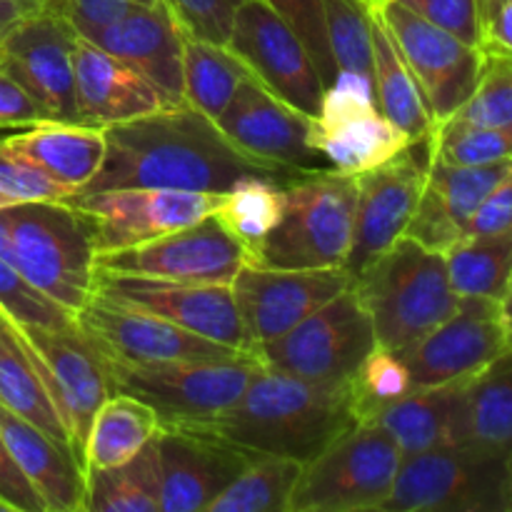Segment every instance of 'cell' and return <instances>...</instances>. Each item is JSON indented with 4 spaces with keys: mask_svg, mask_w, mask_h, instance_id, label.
Here are the masks:
<instances>
[{
    "mask_svg": "<svg viewBox=\"0 0 512 512\" xmlns=\"http://www.w3.org/2000/svg\"><path fill=\"white\" fill-rule=\"evenodd\" d=\"M105 158L80 193L118 188L223 193L243 178L290 180L288 173L240 153L190 103L170 105L143 118L103 128Z\"/></svg>",
    "mask_w": 512,
    "mask_h": 512,
    "instance_id": "cell-1",
    "label": "cell"
},
{
    "mask_svg": "<svg viewBox=\"0 0 512 512\" xmlns=\"http://www.w3.org/2000/svg\"><path fill=\"white\" fill-rule=\"evenodd\" d=\"M358 423L350 380L313 383L260 365L238 403L198 433L255 455L308 463Z\"/></svg>",
    "mask_w": 512,
    "mask_h": 512,
    "instance_id": "cell-2",
    "label": "cell"
},
{
    "mask_svg": "<svg viewBox=\"0 0 512 512\" xmlns=\"http://www.w3.org/2000/svg\"><path fill=\"white\" fill-rule=\"evenodd\" d=\"M353 290L373 323L378 345L398 355L438 328L460 305L445 255L405 235L355 275Z\"/></svg>",
    "mask_w": 512,
    "mask_h": 512,
    "instance_id": "cell-3",
    "label": "cell"
},
{
    "mask_svg": "<svg viewBox=\"0 0 512 512\" xmlns=\"http://www.w3.org/2000/svg\"><path fill=\"white\" fill-rule=\"evenodd\" d=\"M283 215L255 253L280 270H345L353 245L355 175L315 170L285 180Z\"/></svg>",
    "mask_w": 512,
    "mask_h": 512,
    "instance_id": "cell-4",
    "label": "cell"
},
{
    "mask_svg": "<svg viewBox=\"0 0 512 512\" xmlns=\"http://www.w3.org/2000/svg\"><path fill=\"white\" fill-rule=\"evenodd\" d=\"M105 360L113 393L133 395L155 410L160 428L205 430L228 413L260 368L253 353L213 360L118 363Z\"/></svg>",
    "mask_w": 512,
    "mask_h": 512,
    "instance_id": "cell-5",
    "label": "cell"
},
{
    "mask_svg": "<svg viewBox=\"0 0 512 512\" xmlns=\"http://www.w3.org/2000/svg\"><path fill=\"white\" fill-rule=\"evenodd\" d=\"M5 213L25 280L70 315L78 313L95 280V243L85 215L65 200L10 205Z\"/></svg>",
    "mask_w": 512,
    "mask_h": 512,
    "instance_id": "cell-6",
    "label": "cell"
},
{
    "mask_svg": "<svg viewBox=\"0 0 512 512\" xmlns=\"http://www.w3.org/2000/svg\"><path fill=\"white\" fill-rule=\"evenodd\" d=\"M403 453L375 423H358L303 463L288 512H383Z\"/></svg>",
    "mask_w": 512,
    "mask_h": 512,
    "instance_id": "cell-7",
    "label": "cell"
},
{
    "mask_svg": "<svg viewBox=\"0 0 512 512\" xmlns=\"http://www.w3.org/2000/svg\"><path fill=\"white\" fill-rule=\"evenodd\" d=\"M383 512H508V455L473 443L405 455Z\"/></svg>",
    "mask_w": 512,
    "mask_h": 512,
    "instance_id": "cell-8",
    "label": "cell"
},
{
    "mask_svg": "<svg viewBox=\"0 0 512 512\" xmlns=\"http://www.w3.org/2000/svg\"><path fill=\"white\" fill-rule=\"evenodd\" d=\"M378 345L353 285L280 338L253 348L260 365L313 383H345Z\"/></svg>",
    "mask_w": 512,
    "mask_h": 512,
    "instance_id": "cell-9",
    "label": "cell"
},
{
    "mask_svg": "<svg viewBox=\"0 0 512 512\" xmlns=\"http://www.w3.org/2000/svg\"><path fill=\"white\" fill-rule=\"evenodd\" d=\"M308 140L330 168L348 175L368 173L413 143L380 113L373 83L353 75H335L325 85L318 115L310 118Z\"/></svg>",
    "mask_w": 512,
    "mask_h": 512,
    "instance_id": "cell-10",
    "label": "cell"
},
{
    "mask_svg": "<svg viewBox=\"0 0 512 512\" xmlns=\"http://www.w3.org/2000/svg\"><path fill=\"white\" fill-rule=\"evenodd\" d=\"M93 295L143 310L240 353H253L230 283H183L95 268Z\"/></svg>",
    "mask_w": 512,
    "mask_h": 512,
    "instance_id": "cell-11",
    "label": "cell"
},
{
    "mask_svg": "<svg viewBox=\"0 0 512 512\" xmlns=\"http://www.w3.org/2000/svg\"><path fill=\"white\" fill-rule=\"evenodd\" d=\"M413 73L435 125L453 118L473 95L483 70V48L428 23L398 0L373 5Z\"/></svg>",
    "mask_w": 512,
    "mask_h": 512,
    "instance_id": "cell-12",
    "label": "cell"
},
{
    "mask_svg": "<svg viewBox=\"0 0 512 512\" xmlns=\"http://www.w3.org/2000/svg\"><path fill=\"white\" fill-rule=\"evenodd\" d=\"M430 160H433V143L430 138H423L400 150L388 163L355 175L358 193H355L353 245L345 265L353 278L405 235L423 195Z\"/></svg>",
    "mask_w": 512,
    "mask_h": 512,
    "instance_id": "cell-13",
    "label": "cell"
},
{
    "mask_svg": "<svg viewBox=\"0 0 512 512\" xmlns=\"http://www.w3.org/2000/svg\"><path fill=\"white\" fill-rule=\"evenodd\" d=\"M75 40L78 33L58 8L30 10L0 30V65L58 123H80L73 68Z\"/></svg>",
    "mask_w": 512,
    "mask_h": 512,
    "instance_id": "cell-14",
    "label": "cell"
},
{
    "mask_svg": "<svg viewBox=\"0 0 512 512\" xmlns=\"http://www.w3.org/2000/svg\"><path fill=\"white\" fill-rule=\"evenodd\" d=\"M225 48L270 93L315 118L323 103V80L293 28L265 0H248L235 13Z\"/></svg>",
    "mask_w": 512,
    "mask_h": 512,
    "instance_id": "cell-15",
    "label": "cell"
},
{
    "mask_svg": "<svg viewBox=\"0 0 512 512\" xmlns=\"http://www.w3.org/2000/svg\"><path fill=\"white\" fill-rule=\"evenodd\" d=\"M245 263L250 253L215 215L140 245L95 255L98 270L183 283H233Z\"/></svg>",
    "mask_w": 512,
    "mask_h": 512,
    "instance_id": "cell-16",
    "label": "cell"
},
{
    "mask_svg": "<svg viewBox=\"0 0 512 512\" xmlns=\"http://www.w3.org/2000/svg\"><path fill=\"white\" fill-rule=\"evenodd\" d=\"M508 333L503 303L460 298L455 313L400 353V358L413 380V390L460 383L483 373L510 348Z\"/></svg>",
    "mask_w": 512,
    "mask_h": 512,
    "instance_id": "cell-17",
    "label": "cell"
},
{
    "mask_svg": "<svg viewBox=\"0 0 512 512\" xmlns=\"http://www.w3.org/2000/svg\"><path fill=\"white\" fill-rule=\"evenodd\" d=\"M220 193L163 188H118L75 193L65 203L85 215L95 255L130 248L213 215Z\"/></svg>",
    "mask_w": 512,
    "mask_h": 512,
    "instance_id": "cell-18",
    "label": "cell"
},
{
    "mask_svg": "<svg viewBox=\"0 0 512 512\" xmlns=\"http://www.w3.org/2000/svg\"><path fill=\"white\" fill-rule=\"evenodd\" d=\"M215 125L240 153L288 175L333 170L310 148V115L270 93L253 75L238 85Z\"/></svg>",
    "mask_w": 512,
    "mask_h": 512,
    "instance_id": "cell-19",
    "label": "cell"
},
{
    "mask_svg": "<svg viewBox=\"0 0 512 512\" xmlns=\"http://www.w3.org/2000/svg\"><path fill=\"white\" fill-rule=\"evenodd\" d=\"M350 285L348 270H280L245 263L230 288L253 350L293 330Z\"/></svg>",
    "mask_w": 512,
    "mask_h": 512,
    "instance_id": "cell-20",
    "label": "cell"
},
{
    "mask_svg": "<svg viewBox=\"0 0 512 512\" xmlns=\"http://www.w3.org/2000/svg\"><path fill=\"white\" fill-rule=\"evenodd\" d=\"M75 328L103 358L118 363H165V360H213L243 355L228 345L195 335L163 318L90 295L73 315Z\"/></svg>",
    "mask_w": 512,
    "mask_h": 512,
    "instance_id": "cell-21",
    "label": "cell"
},
{
    "mask_svg": "<svg viewBox=\"0 0 512 512\" xmlns=\"http://www.w3.org/2000/svg\"><path fill=\"white\" fill-rule=\"evenodd\" d=\"M20 333L33 350L75 455L83 460L90 423L113 393L103 355L85 340L75 323L68 328H20Z\"/></svg>",
    "mask_w": 512,
    "mask_h": 512,
    "instance_id": "cell-22",
    "label": "cell"
},
{
    "mask_svg": "<svg viewBox=\"0 0 512 512\" xmlns=\"http://www.w3.org/2000/svg\"><path fill=\"white\" fill-rule=\"evenodd\" d=\"M253 458L218 435L160 428V512H205Z\"/></svg>",
    "mask_w": 512,
    "mask_h": 512,
    "instance_id": "cell-23",
    "label": "cell"
},
{
    "mask_svg": "<svg viewBox=\"0 0 512 512\" xmlns=\"http://www.w3.org/2000/svg\"><path fill=\"white\" fill-rule=\"evenodd\" d=\"M512 160L485 165H450L430 160L423 195L410 218L405 238L418 240L430 250L445 253L465 235L470 218L490 190L510 173Z\"/></svg>",
    "mask_w": 512,
    "mask_h": 512,
    "instance_id": "cell-24",
    "label": "cell"
},
{
    "mask_svg": "<svg viewBox=\"0 0 512 512\" xmlns=\"http://www.w3.org/2000/svg\"><path fill=\"white\" fill-rule=\"evenodd\" d=\"M73 68L80 123L90 128L103 130L173 105L143 73L80 35Z\"/></svg>",
    "mask_w": 512,
    "mask_h": 512,
    "instance_id": "cell-25",
    "label": "cell"
},
{
    "mask_svg": "<svg viewBox=\"0 0 512 512\" xmlns=\"http://www.w3.org/2000/svg\"><path fill=\"white\" fill-rule=\"evenodd\" d=\"M183 40L185 33L165 3L138 5L100 30L90 43L100 45L143 73L173 105L183 103Z\"/></svg>",
    "mask_w": 512,
    "mask_h": 512,
    "instance_id": "cell-26",
    "label": "cell"
},
{
    "mask_svg": "<svg viewBox=\"0 0 512 512\" xmlns=\"http://www.w3.org/2000/svg\"><path fill=\"white\" fill-rule=\"evenodd\" d=\"M0 435L48 512H85V465L60 440L0 405Z\"/></svg>",
    "mask_w": 512,
    "mask_h": 512,
    "instance_id": "cell-27",
    "label": "cell"
},
{
    "mask_svg": "<svg viewBox=\"0 0 512 512\" xmlns=\"http://www.w3.org/2000/svg\"><path fill=\"white\" fill-rule=\"evenodd\" d=\"M470 380L420 388L385 405L368 423L380 425L400 453L418 455L443 445L465 443V390Z\"/></svg>",
    "mask_w": 512,
    "mask_h": 512,
    "instance_id": "cell-28",
    "label": "cell"
},
{
    "mask_svg": "<svg viewBox=\"0 0 512 512\" xmlns=\"http://www.w3.org/2000/svg\"><path fill=\"white\" fill-rule=\"evenodd\" d=\"M3 140L13 153L23 155L43 173L80 193L93 180L105 158V135L100 128L83 123H48L30 125L25 133L5 135Z\"/></svg>",
    "mask_w": 512,
    "mask_h": 512,
    "instance_id": "cell-29",
    "label": "cell"
},
{
    "mask_svg": "<svg viewBox=\"0 0 512 512\" xmlns=\"http://www.w3.org/2000/svg\"><path fill=\"white\" fill-rule=\"evenodd\" d=\"M0 405L33 423L35 428L45 430L50 438L73 448L68 428L50 398L28 340L3 313H0Z\"/></svg>",
    "mask_w": 512,
    "mask_h": 512,
    "instance_id": "cell-30",
    "label": "cell"
},
{
    "mask_svg": "<svg viewBox=\"0 0 512 512\" xmlns=\"http://www.w3.org/2000/svg\"><path fill=\"white\" fill-rule=\"evenodd\" d=\"M370 38H373V93L380 113L398 125L410 140L430 138L435 130V120L430 115L428 103L415 83L413 73L405 65L393 35L385 28L378 10L370 5Z\"/></svg>",
    "mask_w": 512,
    "mask_h": 512,
    "instance_id": "cell-31",
    "label": "cell"
},
{
    "mask_svg": "<svg viewBox=\"0 0 512 512\" xmlns=\"http://www.w3.org/2000/svg\"><path fill=\"white\" fill-rule=\"evenodd\" d=\"M158 433L160 420L150 405L133 395L110 393L95 413L85 438V473L128 463Z\"/></svg>",
    "mask_w": 512,
    "mask_h": 512,
    "instance_id": "cell-32",
    "label": "cell"
},
{
    "mask_svg": "<svg viewBox=\"0 0 512 512\" xmlns=\"http://www.w3.org/2000/svg\"><path fill=\"white\" fill-rule=\"evenodd\" d=\"M443 255L450 285L460 298L503 303L512 283V228L465 235Z\"/></svg>",
    "mask_w": 512,
    "mask_h": 512,
    "instance_id": "cell-33",
    "label": "cell"
},
{
    "mask_svg": "<svg viewBox=\"0 0 512 512\" xmlns=\"http://www.w3.org/2000/svg\"><path fill=\"white\" fill-rule=\"evenodd\" d=\"M465 443L512 453V348L470 378L465 390Z\"/></svg>",
    "mask_w": 512,
    "mask_h": 512,
    "instance_id": "cell-34",
    "label": "cell"
},
{
    "mask_svg": "<svg viewBox=\"0 0 512 512\" xmlns=\"http://www.w3.org/2000/svg\"><path fill=\"white\" fill-rule=\"evenodd\" d=\"M85 512H160L158 435L128 463L85 473Z\"/></svg>",
    "mask_w": 512,
    "mask_h": 512,
    "instance_id": "cell-35",
    "label": "cell"
},
{
    "mask_svg": "<svg viewBox=\"0 0 512 512\" xmlns=\"http://www.w3.org/2000/svg\"><path fill=\"white\" fill-rule=\"evenodd\" d=\"M248 68L225 45L205 40H183V98L210 120L218 118L233 100L238 85L248 78Z\"/></svg>",
    "mask_w": 512,
    "mask_h": 512,
    "instance_id": "cell-36",
    "label": "cell"
},
{
    "mask_svg": "<svg viewBox=\"0 0 512 512\" xmlns=\"http://www.w3.org/2000/svg\"><path fill=\"white\" fill-rule=\"evenodd\" d=\"M283 188L285 180L243 178L218 195L213 215L233 238L243 243V248L250 253V263L283 215Z\"/></svg>",
    "mask_w": 512,
    "mask_h": 512,
    "instance_id": "cell-37",
    "label": "cell"
},
{
    "mask_svg": "<svg viewBox=\"0 0 512 512\" xmlns=\"http://www.w3.org/2000/svg\"><path fill=\"white\" fill-rule=\"evenodd\" d=\"M303 463L280 455H255L248 468L205 512H288V500Z\"/></svg>",
    "mask_w": 512,
    "mask_h": 512,
    "instance_id": "cell-38",
    "label": "cell"
},
{
    "mask_svg": "<svg viewBox=\"0 0 512 512\" xmlns=\"http://www.w3.org/2000/svg\"><path fill=\"white\" fill-rule=\"evenodd\" d=\"M325 33L338 75L373 83L370 5L365 0H323Z\"/></svg>",
    "mask_w": 512,
    "mask_h": 512,
    "instance_id": "cell-39",
    "label": "cell"
},
{
    "mask_svg": "<svg viewBox=\"0 0 512 512\" xmlns=\"http://www.w3.org/2000/svg\"><path fill=\"white\" fill-rule=\"evenodd\" d=\"M433 158L450 165H485L512 160V125H475L448 118L435 125Z\"/></svg>",
    "mask_w": 512,
    "mask_h": 512,
    "instance_id": "cell-40",
    "label": "cell"
},
{
    "mask_svg": "<svg viewBox=\"0 0 512 512\" xmlns=\"http://www.w3.org/2000/svg\"><path fill=\"white\" fill-rule=\"evenodd\" d=\"M350 388H353L360 423H365V420H373L375 413H380L385 405L413 393V380L398 353L375 345L350 378Z\"/></svg>",
    "mask_w": 512,
    "mask_h": 512,
    "instance_id": "cell-41",
    "label": "cell"
},
{
    "mask_svg": "<svg viewBox=\"0 0 512 512\" xmlns=\"http://www.w3.org/2000/svg\"><path fill=\"white\" fill-rule=\"evenodd\" d=\"M483 70L473 95L453 118L475 125H512V55L483 50Z\"/></svg>",
    "mask_w": 512,
    "mask_h": 512,
    "instance_id": "cell-42",
    "label": "cell"
},
{
    "mask_svg": "<svg viewBox=\"0 0 512 512\" xmlns=\"http://www.w3.org/2000/svg\"><path fill=\"white\" fill-rule=\"evenodd\" d=\"M0 313L20 328H68L73 315L25 280L13 258L0 255Z\"/></svg>",
    "mask_w": 512,
    "mask_h": 512,
    "instance_id": "cell-43",
    "label": "cell"
},
{
    "mask_svg": "<svg viewBox=\"0 0 512 512\" xmlns=\"http://www.w3.org/2000/svg\"><path fill=\"white\" fill-rule=\"evenodd\" d=\"M0 195L10 205L20 203H48V200H65L73 190L50 178L48 173L25 160L23 155L13 153L0 140Z\"/></svg>",
    "mask_w": 512,
    "mask_h": 512,
    "instance_id": "cell-44",
    "label": "cell"
},
{
    "mask_svg": "<svg viewBox=\"0 0 512 512\" xmlns=\"http://www.w3.org/2000/svg\"><path fill=\"white\" fill-rule=\"evenodd\" d=\"M265 3L303 40L305 48L313 55V63L318 68L323 85L333 83L338 70H335L328 45V33H325L323 0H265Z\"/></svg>",
    "mask_w": 512,
    "mask_h": 512,
    "instance_id": "cell-45",
    "label": "cell"
},
{
    "mask_svg": "<svg viewBox=\"0 0 512 512\" xmlns=\"http://www.w3.org/2000/svg\"><path fill=\"white\" fill-rule=\"evenodd\" d=\"M163 3L188 38L225 45L233 30L235 13L248 0H163Z\"/></svg>",
    "mask_w": 512,
    "mask_h": 512,
    "instance_id": "cell-46",
    "label": "cell"
},
{
    "mask_svg": "<svg viewBox=\"0 0 512 512\" xmlns=\"http://www.w3.org/2000/svg\"><path fill=\"white\" fill-rule=\"evenodd\" d=\"M428 23L448 30L455 38L483 48V18L478 0H398Z\"/></svg>",
    "mask_w": 512,
    "mask_h": 512,
    "instance_id": "cell-47",
    "label": "cell"
},
{
    "mask_svg": "<svg viewBox=\"0 0 512 512\" xmlns=\"http://www.w3.org/2000/svg\"><path fill=\"white\" fill-rule=\"evenodd\" d=\"M48 120L43 105L0 65V128H30Z\"/></svg>",
    "mask_w": 512,
    "mask_h": 512,
    "instance_id": "cell-48",
    "label": "cell"
},
{
    "mask_svg": "<svg viewBox=\"0 0 512 512\" xmlns=\"http://www.w3.org/2000/svg\"><path fill=\"white\" fill-rule=\"evenodd\" d=\"M0 503L10 512H48L0 435Z\"/></svg>",
    "mask_w": 512,
    "mask_h": 512,
    "instance_id": "cell-49",
    "label": "cell"
},
{
    "mask_svg": "<svg viewBox=\"0 0 512 512\" xmlns=\"http://www.w3.org/2000/svg\"><path fill=\"white\" fill-rule=\"evenodd\" d=\"M510 228H512V168L510 173L505 175L493 190H490V195L483 200V205L475 210L468 228H465V235L500 233V230H510Z\"/></svg>",
    "mask_w": 512,
    "mask_h": 512,
    "instance_id": "cell-50",
    "label": "cell"
},
{
    "mask_svg": "<svg viewBox=\"0 0 512 512\" xmlns=\"http://www.w3.org/2000/svg\"><path fill=\"white\" fill-rule=\"evenodd\" d=\"M483 50L512 55V0H505L483 28Z\"/></svg>",
    "mask_w": 512,
    "mask_h": 512,
    "instance_id": "cell-51",
    "label": "cell"
},
{
    "mask_svg": "<svg viewBox=\"0 0 512 512\" xmlns=\"http://www.w3.org/2000/svg\"><path fill=\"white\" fill-rule=\"evenodd\" d=\"M30 10H38V8L20 3V0H0V30H5L10 23L23 18V15L30 13Z\"/></svg>",
    "mask_w": 512,
    "mask_h": 512,
    "instance_id": "cell-52",
    "label": "cell"
},
{
    "mask_svg": "<svg viewBox=\"0 0 512 512\" xmlns=\"http://www.w3.org/2000/svg\"><path fill=\"white\" fill-rule=\"evenodd\" d=\"M503 3H505V0H478L480 18H483V28H485V23H488V20L493 18L495 10H498Z\"/></svg>",
    "mask_w": 512,
    "mask_h": 512,
    "instance_id": "cell-53",
    "label": "cell"
},
{
    "mask_svg": "<svg viewBox=\"0 0 512 512\" xmlns=\"http://www.w3.org/2000/svg\"><path fill=\"white\" fill-rule=\"evenodd\" d=\"M503 313H505V318H508V323H512V283H510L508 295H505V300H503Z\"/></svg>",
    "mask_w": 512,
    "mask_h": 512,
    "instance_id": "cell-54",
    "label": "cell"
},
{
    "mask_svg": "<svg viewBox=\"0 0 512 512\" xmlns=\"http://www.w3.org/2000/svg\"><path fill=\"white\" fill-rule=\"evenodd\" d=\"M20 3L33 5V8H55V3H58V0H20Z\"/></svg>",
    "mask_w": 512,
    "mask_h": 512,
    "instance_id": "cell-55",
    "label": "cell"
},
{
    "mask_svg": "<svg viewBox=\"0 0 512 512\" xmlns=\"http://www.w3.org/2000/svg\"><path fill=\"white\" fill-rule=\"evenodd\" d=\"M508 512H512V453L508 455Z\"/></svg>",
    "mask_w": 512,
    "mask_h": 512,
    "instance_id": "cell-56",
    "label": "cell"
},
{
    "mask_svg": "<svg viewBox=\"0 0 512 512\" xmlns=\"http://www.w3.org/2000/svg\"><path fill=\"white\" fill-rule=\"evenodd\" d=\"M125 3H133V5H155L160 0H125Z\"/></svg>",
    "mask_w": 512,
    "mask_h": 512,
    "instance_id": "cell-57",
    "label": "cell"
},
{
    "mask_svg": "<svg viewBox=\"0 0 512 512\" xmlns=\"http://www.w3.org/2000/svg\"><path fill=\"white\" fill-rule=\"evenodd\" d=\"M3 208H10V203L3 198V195H0V210H3Z\"/></svg>",
    "mask_w": 512,
    "mask_h": 512,
    "instance_id": "cell-58",
    "label": "cell"
},
{
    "mask_svg": "<svg viewBox=\"0 0 512 512\" xmlns=\"http://www.w3.org/2000/svg\"><path fill=\"white\" fill-rule=\"evenodd\" d=\"M365 3H368V5H380V3H385V0H365Z\"/></svg>",
    "mask_w": 512,
    "mask_h": 512,
    "instance_id": "cell-59",
    "label": "cell"
},
{
    "mask_svg": "<svg viewBox=\"0 0 512 512\" xmlns=\"http://www.w3.org/2000/svg\"><path fill=\"white\" fill-rule=\"evenodd\" d=\"M510 325V333H508V343H510V348H512V323H508Z\"/></svg>",
    "mask_w": 512,
    "mask_h": 512,
    "instance_id": "cell-60",
    "label": "cell"
}]
</instances>
